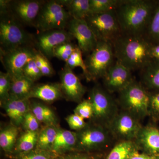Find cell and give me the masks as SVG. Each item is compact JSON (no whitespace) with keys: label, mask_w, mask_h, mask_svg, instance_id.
<instances>
[{"label":"cell","mask_w":159,"mask_h":159,"mask_svg":"<svg viewBox=\"0 0 159 159\" xmlns=\"http://www.w3.org/2000/svg\"><path fill=\"white\" fill-rule=\"evenodd\" d=\"M116 60L132 72L145 69L152 61V43L145 35L122 34L112 43Z\"/></svg>","instance_id":"6da1fadb"},{"label":"cell","mask_w":159,"mask_h":159,"mask_svg":"<svg viewBox=\"0 0 159 159\" xmlns=\"http://www.w3.org/2000/svg\"><path fill=\"white\" fill-rule=\"evenodd\" d=\"M157 2L120 0L116 9L122 34L145 35Z\"/></svg>","instance_id":"7a4b0ae2"},{"label":"cell","mask_w":159,"mask_h":159,"mask_svg":"<svg viewBox=\"0 0 159 159\" xmlns=\"http://www.w3.org/2000/svg\"><path fill=\"white\" fill-rule=\"evenodd\" d=\"M118 94V102L121 110L128 112L141 121L148 116L150 92L142 83L134 79Z\"/></svg>","instance_id":"3957f363"},{"label":"cell","mask_w":159,"mask_h":159,"mask_svg":"<svg viewBox=\"0 0 159 159\" xmlns=\"http://www.w3.org/2000/svg\"><path fill=\"white\" fill-rule=\"evenodd\" d=\"M34 36L11 15H1L0 51L7 52L22 46L34 45Z\"/></svg>","instance_id":"277c9868"},{"label":"cell","mask_w":159,"mask_h":159,"mask_svg":"<svg viewBox=\"0 0 159 159\" xmlns=\"http://www.w3.org/2000/svg\"><path fill=\"white\" fill-rule=\"evenodd\" d=\"M89 99L93 108V118L90 122L108 128L119 112L117 102L111 93L99 85L90 91Z\"/></svg>","instance_id":"5b68a950"},{"label":"cell","mask_w":159,"mask_h":159,"mask_svg":"<svg viewBox=\"0 0 159 159\" xmlns=\"http://www.w3.org/2000/svg\"><path fill=\"white\" fill-rule=\"evenodd\" d=\"M71 17L58 0L45 1L39 11L34 28L40 32L66 30Z\"/></svg>","instance_id":"8992f818"},{"label":"cell","mask_w":159,"mask_h":159,"mask_svg":"<svg viewBox=\"0 0 159 159\" xmlns=\"http://www.w3.org/2000/svg\"><path fill=\"white\" fill-rule=\"evenodd\" d=\"M76 132V151L80 152L93 153L102 150L114 140L108 128L90 122L82 130Z\"/></svg>","instance_id":"52a82bcc"},{"label":"cell","mask_w":159,"mask_h":159,"mask_svg":"<svg viewBox=\"0 0 159 159\" xmlns=\"http://www.w3.org/2000/svg\"><path fill=\"white\" fill-rule=\"evenodd\" d=\"M115 59L111 43L98 42L95 48L87 55L84 60L88 74L87 80L103 78L115 62Z\"/></svg>","instance_id":"ba28073f"},{"label":"cell","mask_w":159,"mask_h":159,"mask_svg":"<svg viewBox=\"0 0 159 159\" xmlns=\"http://www.w3.org/2000/svg\"><path fill=\"white\" fill-rule=\"evenodd\" d=\"M85 20L98 42L105 41L112 43L122 34L116 10L90 14Z\"/></svg>","instance_id":"9c48e42d"},{"label":"cell","mask_w":159,"mask_h":159,"mask_svg":"<svg viewBox=\"0 0 159 159\" xmlns=\"http://www.w3.org/2000/svg\"><path fill=\"white\" fill-rule=\"evenodd\" d=\"M141 121L126 111L119 110L108 129L117 142L134 141L143 125Z\"/></svg>","instance_id":"30bf717a"},{"label":"cell","mask_w":159,"mask_h":159,"mask_svg":"<svg viewBox=\"0 0 159 159\" xmlns=\"http://www.w3.org/2000/svg\"><path fill=\"white\" fill-rule=\"evenodd\" d=\"M37 52L34 45L22 46L7 52L0 51V59L11 78L19 77L24 75V67L34 58Z\"/></svg>","instance_id":"8fae6325"},{"label":"cell","mask_w":159,"mask_h":159,"mask_svg":"<svg viewBox=\"0 0 159 159\" xmlns=\"http://www.w3.org/2000/svg\"><path fill=\"white\" fill-rule=\"evenodd\" d=\"M45 1L10 0L8 11L6 14L11 15L23 25L34 27L39 11Z\"/></svg>","instance_id":"7c38bea8"},{"label":"cell","mask_w":159,"mask_h":159,"mask_svg":"<svg viewBox=\"0 0 159 159\" xmlns=\"http://www.w3.org/2000/svg\"><path fill=\"white\" fill-rule=\"evenodd\" d=\"M74 39L67 30H50L40 32L34 36V46L38 51L50 59L53 57L56 47Z\"/></svg>","instance_id":"4fadbf2b"},{"label":"cell","mask_w":159,"mask_h":159,"mask_svg":"<svg viewBox=\"0 0 159 159\" xmlns=\"http://www.w3.org/2000/svg\"><path fill=\"white\" fill-rule=\"evenodd\" d=\"M67 29L77 40L83 54L88 55L95 48L98 41L85 20L71 18Z\"/></svg>","instance_id":"5bb4252c"},{"label":"cell","mask_w":159,"mask_h":159,"mask_svg":"<svg viewBox=\"0 0 159 159\" xmlns=\"http://www.w3.org/2000/svg\"><path fill=\"white\" fill-rule=\"evenodd\" d=\"M132 72L115 61L102 78L105 89L111 94L119 93L134 80Z\"/></svg>","instance_id":"9a60e30c"},{"label":"cell","mask_w":159,"mask_h":159,"mask_svg":"<svg viewBox=\"0 0 159 159\" xmlns=\"http://www.w3.org/2000/svg\"><path fill=\"white\" fill-rule=\"evenodd\" d=\"M59 74L60 83L64 97L72 102L79 103L82 101L86 89L73 70L65 65Z\"/></svg>","instance_id":"2e32d148"},{"label":"cell","mask_w":159,"mask_h":159,"mask_svg":"<svg viewBox=\"0 0 159 159\" xmlns=\"http://www.w3.org/2000/svg\"><path fill=\"white\" fill-rule=\"evenodd\" d=\"M139 151L159 157V129L152 124L143 126L134 141Z\"/></svg>","instance_id":"e0dca14e"},{"label":"cell","mask_w":159,"mask_h":159,"mask_svg":"<svg viewBox=\"0 0 159 159\" xmlns=\"http://www.w3.org/2000/svg\"><path fill=\"white\" fill-rule=\"evenodd\" d=\"M1 106L9 117L11 124L20 128L26 114L31 110V100L9 96L7 100L1 102Z\"/></svg>","instance_id":"ac0fdd59"},{"label":"cell","mask_w":159,"mask_h":159,"mask_svg":"<svg viewBox=\"0 0 159 159\" xmlns=\"http://www.w3.org/2000/svg\"><path fill=\"white\" fill-rule=\"evenodd\" d=\"M64 97L60 83L42 84L34 86L29 99L35 98L47 103H52Z\"/></svg>","instance_id":"d6986e66"},{"label":"cell","mask_w":159,"mask_h":159,"mask_svg":"<svg viewBox=\"0 0 159 159\" xmlns=\"http://www.w3.org/2000/svg\"><path fill=\"white\" fill-rule=\"evenodd\" d=\"M77 134L76 131L59 129L51 151L57 155L76 151Z\"/></svg>","instance_id":"ffe728a7"},{"label":"cell","mask_w":159,"mask_h":159,"mask_svg":"<svg viewBox=\"0 0 159 159\" xmlns=\"http://www.w3.org/2000/svg\"><path fill=\"white\" fill-rule=\"evenodd\" d=\"M39 132V131H24L18 137L11 155L16 158L18 156L35 149L37 145Z\"/></svg>","instance_id":"44dd1931"},{"label":"cell","mask_w":159,"mask_h":159,"mask_svg":"<svg viewBox=\"0 0 159 159\" xmlns=\"http://www.w3.org/2000/svg\"><path fill=\"white\" fill-rule=\"evenodd\" d=\"M71 18L85 20L90 15L89 0H58Z\"/></svg>","instance_id":"7402d4cb"},{"label":"cell","mask_w":159,"mask_h":159,"mask_svg":"<svg viewBox=\"0 0 159 159\" xmlns=\"http://www.w3.org/2000/svg\"><path fill=\"white\" fill-rule=\"evenodd\" d=\"M34 82L23 75L11 78L10 96L20 99H29V97L34 87Z\"/></svg>","instance_id":"603a6c76"},{"label":"cell","mask_w":159,"mask_h":159,"mask_svg":"<svg viewBox=\"0 0 159 159\" xmlns=\"http://www.w3.org/2000/svg\"><path fill=\"white\" fill-rule=\"evenodd\" d=\"M19 127L11 123L1 129L0 132V147L6 154L11 155L19 133Z\"/></svg>","instance_id":"cb8c5ba5"},{"label":"cell","mask_w":159,"mask_h":159,"mask_svg":"<svg viewBox=\"0 0 159 159\" xmlns=\"http://www.w3.org/2000/svg\"><path fill=\"white\" fill-rule=\"evenodd\" d=\"M31 111L40 123L45 125H58L55 113L48 106L37 101H31Z\"/></svg>","instance_id":"d4e9b609"},{"label":"cell","mask_w":159,"mask_h":159,"mask_svg":"<svg viewBox=\"0 0 159 159\" xmlns=\"http://www.w3.org/2000/svg\"><path fill=\"white\" fill-rule=\"evenodd\" d=\"M142 83L149 92H159V63L152 61L142 70Z\"/></svg>","instance_id":"484cf974"},{"label":"cell","mask_w":159,"mask_h":159,"mask_svg":"<svg viewBox=\"0 0 159 159\" xmlns=\"http://www.w3.org/2000/svg\"><path fill=\"white\" fill-rule=\"evenodd\" d=\"M59 129L58 125H45L39 130L35 148L51 151Z\"/></svg>","instance_id":"4316f807"},{"label":"cell","mask_w":159,"mask_h":159,"mask_svg":"<svg viewBox=\"0 0 159 159\" xmlns=\"http://www.w3.org/2000/svg\"><path fill=\"white\" fill-rule=\"evenodd\" d=\"M137 151H139L134 141L117 142L105 159H128Z\"/></svg>","instance_id":"83f0119b"},{"label":"cell","mask_w":159,"mask_h":159,"mask_svg":"<svg viewBox=\"0 0 159 159\" xmlns=\"http://www.w3.org/2000/svg\"><path fill=\"white\" fill-rule=\"evenodd\" d=\"M145 36L152 43H159V2L152 13Z\"/></svg>","instance_id":"f1b7e54d"},{"label":"cell","mask_w":159,"mask_h":159,"mask_svg":"<svg viewBox=\"0 0 159 159\" xmlns=\"http://www.w3.org/2000/svg\"><path fill=\"white\" fill-rule=\"evenodd\" d=\"M120 0H89L90 14L115 10Z\"/></svg>","instance_id":"f546056e"},{"label":"cell","mask_w":159,"mask_h":159,"mask_svg":"<svg viewBox=\"0 0 159 159\" xmlns=\"http://www.w3.org/2000/svg\"><path fill=\"white\" fill-rule=\"evenodd\" d=\"M82 54V51L77 45L73 54L66 62V65L72 70L76 67H80L82 69L84 75L87 80L88 74L85 62L83 58Z\"/></svg>","instance_id":"4dcf8cb0"},{"label":"cell","mask_w":159,"mask_h":159,"mask_svg":"<svg viewBox=\"0 0 159 159\" xmlns=\"http://www.w3.org/2000/svg\"><path fill=\"white\" fill-rule=\"evenodd\" d=\"M77 45L70 42L64 43L57 46L53 52V57L66 62L76 48Z\"/></svg>","instance_id":"1f68e13d"},{"label":"cell","mask_w":159,"mask_h":159,"mask_svg":"<svg viewBox=\"0 0 159 159\" xmlns=\"http://www.w3.org/2000/svg\"><path fill=\"white\" fill-rule=\"evenodd\" d=\"M51 151L35 148L33 150L16 157L15 159H54L58 156Z\"/></svg>","instance_id":"d6a6232c"},{"label":"cell","mask_w":159,"mask_h":159,"mask_svg":"<svg viewBox=\"0 0 159 159\" xmlns=\"http://www.w3.org/2000/svg\"><path fill=\"white\" fill-rule=\"evenodd\" d=\"M11 84V75L7 72H0V101L7 100L10 96Z\"/></svg>","instance_id":"836d02e7"},{"label":"cell","mask_w":159,"mask_h":159,"mask_svg":"<svg viewBox=\"0 0 159 159\" xmlns=\"http://www.w3.org/2000/svg\"><path fill=\"white\" fill-rule=\"evenodd\" d=\"M148 112L152 121H159V92H150Z\"/></svg>","instance_id":"e575fe53"},{"label":"cell","mask_w":159,"mask_h":159,"mask_svg":"<svg viewBox=\"0 0 159 159\" xmlns=\"http://www.w3.org/2000/svg\"><path fill=\"white\" fill-rule=\"evenodd\" d=\"M74 113L84 119L91 120L93 118V108L90 101L89 99H83L74 110Z\"/></svg>","instance_id":"d590c367"},{"label":"cell","mask_w":159,"mask_h":159,"mask_svg":"<svg viewBox=\"0 0 159 159\" xmlns=\"http://www.w3.org/2000/svg\"><path fill=\"white\" fill-rule=\"evenodd\" d=\"M34 58L26 64L23 72L24 76L35 82L43 77V75L40 70L36 66Z\"/></svg>","instance_id":"8d00e7d4"},{"label":"cell","mask_w":159,"mask_h":159,"mask_svg":"<svg viewBox=\"0 0 159 159\" xmlns=\"http://www.w3.org/2000/svg\"><path fill=\"white\" fill-rule=\"evenodd\" d=\"M21 127L24 131H38L40 130V122L31 110L24 117Z\"/></svg>","instance_id":"74e56055"},{"label":"cell","mask_w":159,"mask_h":159,"mask_svg":"<svg viewBox=\"0 0 159 159\" xmlns=\"http://www.w3.org/2000/svg\"><path fill=\"white\" fill-rule=\"evenodd\" d=\"M66 120L70 128L76 132L82 130L88 124L84 119L74 113L68 116Z\"/></svg>","instance_id":"f35d334b"},{"label":"cell","mask_w":159,"mask_h":159,"mask_svg":"<svg viewBox=\"0 0 159 159\" xmlns=\"http://www.w3.org/2000/svg\"><path fill=\"white\" fill-rule=\"evenodd\" d=\"M54 159H100V158L93 152L74 151L58 156Z\"/></svg>","instance_id":"ab89813d"},{"label":"cell","mask_w":159,"mask_h":159,"mask_svg":"<svg viewBox=\"0 0 159 159\" xmlns=\"http://www.w3.org/2000/svg\"><path fill=\"white\" fill-rule=\"evenodd\" d=\"M42 66L40 71L42 74L43 76L48 77H51L53 76L55 73V71L49 61V59L42 54Z\"/></svg>","instance_id":"60d3db41"},{"label":"cell","mask_w":159,"mask_h":159,"mask_svg":"<svg viewBox=\"0 0 159 159\" xmlns=\"http://www.w3.org/2000/svg\"><path fill=\"white\" fill-rule=\"evenodd\" d=\"M150 53L152 61L159 63V43H152Z\"/></svg>","instance_id":"b9f144b4"},{"label":"cell","mask_w":159,"mask_h":159,"mask_svg":"<svg viewBox=\"0 0 159 159\" xmlns=\"http://www.w3.org/2000/svg\"><path fill=\"white\" fill-rule=\"evenodd\" d=\"M153 157L143 152L140 153L139 151H137L133 153L128 159H152Z\"/></svg>","instance_id":"7bdbcfd3"},{"label":"cell","mask_w":159,"mask_h":159,"mask_svg":"<svg viewBox=\"0 0 159 159\" xmlns=\"http://www.w3.org/2000/svg\"><path fill=\"white\" fill-rule=\"evenodd\" d=\"M152 159H159V157H154Z\"/></svg>","instance_id":"ee69618b"}]
</instances>
